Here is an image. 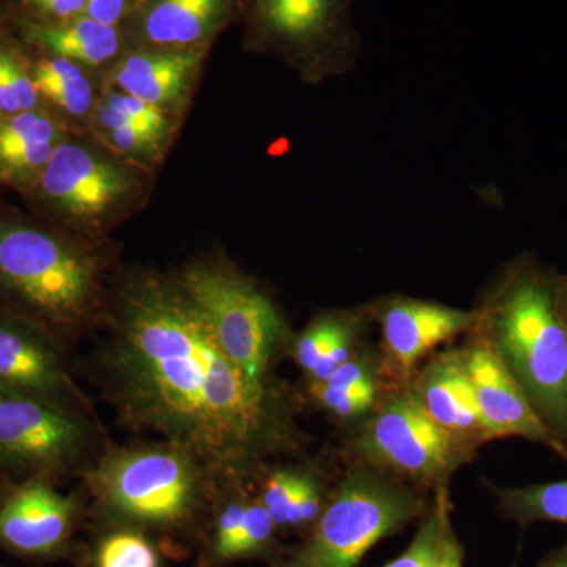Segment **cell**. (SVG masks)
Wrapping results in <instances>:
<instances>
[{
  "label": "cell",
  "mask_w": 567,
  "mask_h": 567,
  "mask_svg": "<svg viewBox=\"0 0 567 567\" xmlns=\"http://www.w3.org/2000/svg\"><path fill=\"white\" fill-rule=\"evenodd\" d=\"M208 52L126 50L104 73L102 87L136 96L183 121Z\"/></svg>",
  "instance_id": "obj_16"
},
{
  "label": "cell",
  "mask_w": 567,
  "mask_h": 567,
  "mask_svg": "<svg viewBox=\"0 0 567 567\" xmlns=\"http://www.w3.org/2000/svg\"><path fill=\"white\" fill-rule=\"evenodd\" d=\"M539 567H567V546L551 551L540 561Z\"/></svg>",
  "instance_id": "obj_35"
},
{
  "label": "cell",
  "mask_w": 567,
  "mask_h": 567,
  "mask_svg": "<svg viewBox=\"0 0 567 567\" xmlns=\"http://www.w3.org/2000/svg\"><path fill=\"white\" fill-rule=\"evenodd\" d=\"M102 328L96 368L123 423L185 447L221 486H256L271 458L306 445L286 388L223 352L177 276L114 278Z\"/></svg>",
  "instance_id": "obj_1"
},
{
  "label": "cell",
  "mask_w": 567,
  "mask_h": 567,
  "mask_svg": "<svg viewBox=\"0 0 567 567\" xmlns=\"http://www.w3.org/2000/svg\"><path fill=\"white\" fill-rule=\"evenodd\" d=\"M246 0H140L121 29L126 50L210 51Z\"/></svg>",
  "instance_id": "obj_13"
},
{
  "label": "cell",
  "mask_w": 567,
  "mask_h": 567,
  "mask_svg": "<svg viewBox=\"0 0 567 567\" xmlns=\"http://www.w3.org/2000/svg\"><path fill=\"white\" fill-rule=\"evenodd\" d=\"M11 31L28 50L80 63L102 80L125 51L121 25L106 24L87 14L58 24H39L14 17Z\"/></svg>",
  "instance_id": "obj_20"
},
{
  "label": "cell",
  "mask_w": 567,
  "mask_h": 567,
  "mask_svg": "<svg viewBox=\"0 0 567 567\" xmlns=\"http://www.w3.org/2000/svg\"><path fill=\"white\" fill-rule=\"evenodd\" d=\"M361 320L347 312H323L293 336L289 354L305 372L306 382H322L358 352Z\"/></svg>",
  "instance_id": "obj_22"
},
{
  "label": "cell",
  "mask_w": 567,
  "mask_h": 567,
  "mask_svg": "<svg viewBox=\"0 0 567 567\" xmlns=\"http://www.w3.org/2000/svg\"><path fill=\"white\" fill-rule=\"evenodd\" d=\"M93 506L115 528L178 533L210 513L221 484L174 443L107 446L82 470Z\"/></svg>",
  "instance_id": "obj_4"
},
{
  "label": "cell",
  "mask_w": 567,
  "mask_h": 567,
  "mask_svg": "<svg viewBox=\"0 0 567 567\" xmlns=\"http://www.w3.org/2000/svg\"><path fill=\"white\" fill-rule=\"evenodd\" d=\"M464 547L458 543L453 528L446 537L445 547H443L442 557L436 567H464Z\"/></svg>",
  "instance_id": "obj_32"
},
{
  "label": "cell",
  "mask_w": 567,
  "mask_h": 567,
  "mask_svg": "<svg viewBox=\"0 0 567 567\" xmlns=\"http://www.w3.org/2000/svg\"><path fill=\"white\" fill-rule=\"evenodd\" d=\"M0 393L92 410L74 380L69 346L41 324L0 309Z\"/></svg>",
  "instance_id": "obj_11"
},
{
  "label": "cell",
  "mask_w": 567,
  "mask_h": 567,
  "mask_svg": "<svg viewBox=\"0 0 567 567\" xmlns=\"http://www.w3.org/2000/svg\"><path fill=\"white\" fill-rule=\"evenodd\" d=\"M95 567H162V559L144 532L115 528L96 546Z\"/></svg>",
  "instance_id": "obj_28"
},
{
  "label": "cell",
  "mask_w": 567,
  "mask_h": 567,
  "mask_svg": "<svg viewBox=\"0 0 567 567\" xmlns=\"http://www.w3.org/2000/svg\"><path fill=\"white\" fill-rule=\"evenodd\" d=\"M309 401L317 409L341 421L365 416L379 401V375L369 377L353 385L331 386L327 383L308 382Z\"/></svg>",
  "instance_id": "obj_27"
},
{
  "label": "cell",
  "mask_w": 567,
  "mask_h": 567,
  "mask_svg": "<svg viewBox=\"0 0 567 567\" xmlns=\"http://www.w3.org/2000/svg\"><path fill=\"white\" fill-rule=\"evenodd\" d=\"M429 506L413 484L357 464L331 488L303 543L270 567H360L375 544L420 520Z\"/></svg>",
  "instance_id": "obj_6"
},
{
  "label": "cell",
  "mask_w": 567,
  "mask_h": 567,
  "mask_svg": "<svg viewBox=\"0 0 567 567\" xmlns=\"http://www.w3.org/2000/svg\"><path fill=\"white\" fill-rule=\"evenodd\" d=\"M92 410L0 393V481L80 476L99 451Z\"/></svg>",
  "instance_id": "obj_8"
},
{
  "label": "cell",
  "mask_w": 567,
  "mask_h": 567,
  "mask_svg": "<svg viewBox=\"0 0 567 567\" xmlns=\"http://www.w3.org/2000/svg\"><path fill=\"white\" fill-rule=\"evenodd\" d=\"M409 385L429 416L466 450L476 453L492 442L458 350L436 354Z\"/></svg>",
  "instance_id": "obj_17"
},
{
  "label": "cell",
  "mask_w": 567,
  "mask_h": 567,
  "mask_svg": "<svg viewBox=\"0 0 567 567\" xmlns=\"http://www.w3.org/2000/svg\"><path fill=\"white\" fill-rule=\"evenodd\" d=\"M100 100L111 110L136 123L145 132L156 134L167 141H174L178 126L182 125V118L175 117L169 112L159 110L136 96L114 91V89L102 87Z\"/></svg>",
  "instance_id": "obj_29"
},
{
  "label": "cell",
  "mask_w": 567,
  "mask_h": 567,
  "mask_svg": "<svg viewBox=\"0 0 567 567\" xmlns=\"http://www.w3.org/2000/svg\"><path fill=\"white\" fill-rule=\"evenodd\" d=\"M85 133L95 137L107 151L148 173H152L156 164L163 162L164 155L173 144V141L145 132L130 118L111 110L100 99Z\"/></svg>",
  "instance_id": "obj_23"
},
{
  "label": "cell",
  "mask_w": 567,
  "mask_h": 567,
  "mask_svg": "<svg viewBox=\"0 0 567 567\" xmlns=\"http://www.w3.org/2000/svg\"><path fill=\"white\" fill-rule=\"evenodd\" d=\"M80 517L81 499L54 481L10 483L0 499V548L29 561L62 558Z\"/></svg>",
  "instance_id": "obj_12"
},
{
  "label": "cell",
  "mask_w": 567,
  "mask_h": 567,
  "mask_svg": "<svg viewBox=\"0 0 567 567\" xmlns=\"http://www.w3.org/2000/svg\"><path fill=\"white\" fill-rule=\"evenodd\" d=\"M352 2L246 0L244 48L282 59L306 81L342 73L358 50Z\"/></svg>",
  "instance_id": "obj_9"
},
{
  "label": "cell",
  "mask_w": 567,
  "mask_h": 567,
  "mask_svg": "<svg viewBox=\"0 0 567 567\" xmlns=\"http://www.w3.org/2000/svg\"><path fill=\"white\" fill-rule=\"evenodd\" d=\"M14 14V0H0V32L13 25Z\"/></svg>",
  "instance_id": "obj_33"
},
{
  "label": "cell",
  "mask_w": 567,
  "mask_h": 567,
  "mask_svg": "<svg viewBox=\"0 0 567 567\" xmlns=\"http://www.w3.org/2000/svg\"><path fill=\"white\" fill-rule=\"evenodd\" d=\"M458 352L492 442L507 436H520L548 447L567 461L566 447L537 415L524 390L507 371L487 339L480 333V338L473 339Z\"/></svg>",
  "instance_id": "obj_15"
},
{
  "label": "cell",
  "mask_w": 567,
  "mask_h": 567,
  "mask_svg": "<svg viewBox=\"0 0 567 567\" xmlns=\"http://www.w3.org/2000/svg\"><path fill=\"white\" fill-rule=\"evenodd\" d=\"M151 175L107 151L91 134L73 132L21 197L29 212L43 221L102 245L107 234L147 203Z\"/></svg>",
  "instance_id": "obj_5"
},
{
  "label": "cell",
  "mask_w": 567,
  "mask_h": 567,
  "mask_svg": "<svg viewBox=\"0 0 567 567\" xmlns=\"http://www.w3.org/2000/svg\"><path fill=\"white\" fill-rule=\"evenodd\" d=\"M350 450L357 464L434 491L447 487L475 454L429 416L410 385L393 386L377 401Z\"/></svg>",
  "instance_id": "obj_10"
},
{
  "label": "cell",
  "mask_w": 567,
  "mask_h": 567,
  "mask_svg": "<svg viewBox=\"0 0 567 567\" xmlns=\"http://www.w3.org/2000/svg\"><path fill=\"white\" fill-rule=\"evenodd\" d=\"M551 274L533 257L507 267L477 328L567 450V323Z\"/></svg>",
  "instance_id": "obj_3"
},
{
  "label": "cell",
  "mask_w": 567,
  "mask_h": 567,
  "mask_svg": "<svg viewBox=\"0 0 567 567\" xmlns=\"http://www.w3.org/2000/svg\"><path fill=\"white\" fill-rule=\"evenodd\" d=\"M453 529L447 487L435 491L427 513L420 518L417 532L410 546L388 563L385 567H436L442 557L445 540Z\"/></svg>",
  "instance_id": "obj_26"
},
{
  "label": "cell",
  "mask_w": 567,
  "mask_h": 567,
  "mask_svg": "<svg viewBox=\"0 0 567 567\" xmlns=\"http://www.w3.org/2000/svg\"><path fill=\"white\" fill-rule=\"evenodd\" d=\"M555 287H557L558 306L567 323V275H557Z\"/></svg>",
  "instance_id": "obj_34"
},
{
  "label": "cell",
  "mask_w": 567,
  "mask_h": 567,
  "mask_svg": "<svg viewBox=\"0 0 567 567\" xmlns=\"http://www.w3.org/2000/svg\"><path fill=\"white\" fill-rule=\"evenodd\" d=\"M73 132L50 107L0 118V186L24 196Z\"/></svg>",
  "instance_id": "obj_19"
},
{
  "label": "cell",
  "mask_w": 567,
  "mask_h": 567,
  "mask_svg": "<svg viewBox=\"0 0 567 567\" xmlns=\"http://www.w3.org/2000/svg\"><path fill=\"white\" fill-rule=\"evenodd\" d=\"M503 517L520 527L536 522L567 524V480L525 487H491Z\"/></svg>",
  "instance_id": "obj_25"
},
{
  "label": "cell",
  "mask_w": 567,
  "mask_h": 567,
  "mask_svg": "<svg viewBox=\"0 0 567 567\" xmlns=\"http://www.w3.org/2000/svg\"><path fill=\"white\" fill-rule=\"evenodd\" d=\"M91 0H14L18 20L58 24L87 14Z\"/></svg>",
  "instance_id": "obj_30"
},
{
  "label": "cell",
  "mask_w": 567,
  "mask_h": 567,
  "mask_svg": "<svg viewBox=\"0 0 567 567\" xmlns=\"http://www.w3.org/2000/svg\"><path fill=\"white\" fill-rule=\"evenodd\" d=\"M254 486L226 484L219 487L210 513V539L205 550L207 567L240 559L264 558L276 551V528Z\"/></svg>",
  "instance_id": "obj_18"
},
{
  "label": "cell",
  "mask_w": 567,
  "mask_h": 567,
  "mask_svg": "<svg viewBox=\"0 0 567 567\" xmlns=\"http://www.w3.org/2000/svg\"><path fill=\"white\" fill-rule=\"evenodd\" d=\"M9 484L7 481H0V499L3 498V495H6L7 488H9Z\"/></svg>",
  "instance_id": "obj_36"
},
{
  "label": "cell",
  "mask_w": 567,
  "mask_h": 567,
  "mask_svg": "<svg viewBox=\"0 0 567 567\" xmlns=\"http://www.w3.org/2000/svg\"><path fill=\"white\" fill-rule=\"evenodd\" d=\"M140 0H91L87 17L106 24L121 25L132 14Z\"/></svg>",
  "instance_id": "obj_31"
},
{
  "label": "cell",
  "mask_w": 567,
  "mask_h": 567,
  "mask_svg": "<svg viewBox=\"0 0 567 567\" xmlns=\"http://www.w3.org/2000/svg\"><path fill=\"white\" fill-rule=\"evenodd\" d=\"M0 567H6V566H0Z\"/></svg>",
  "instance_id": "obj_37"
},
{
  "label": "cell",
  "mask_w": 567,
  "mask_h": 567,
  "mask_svg": "<svg viewBox=\"0 0 567 567\" xmlns=\"http://www.w3.org/2000/svg\"><path fill=\"white\" fill-rule=\"evenodd\" d=\"M177 279L223 352L254 382H278L276 364L289 354L295 334L274 300L249 276L218 257L193 260Z\"/></svg>",
  "instance_id": "obj_7"
},
{
  "label": "cell",
  "mask_w": 567,
  "mask_h": 567,
  "mask_svg": "<svg viewBox=\"0 0 567 567\" xmlns=\"http://www.w3.org/2000/svg\"><path fill=\"white\" fill-rule=\"evenodd\" d=\"M44 106L31 69V54L13 31L0 32V118Z\"/></svg>",
  "instance_id": "obj_24"
},
{
  "label": "cell",
  "mask_w": 567,
  "mask_h": 567,
  "mask_svg": "<svg viewBox=\"0 0 567 567\" xmlns=\"http://www.w3.org/2000/svg\"><path fill=\"white\" fill-rule=\"evenodd\" d=\"M382 327L380 371L393 386H406L417 364L443 342L477 328L480 311H464L434 301L391 298L377 312Z\"/></svg>",
  "instance_id": "obj_14"
},
{
  "label": "cell",
  "mask_w": 567,
  "mask_h": 567,
  "mask_svg": "<svg viewBox=\"0 0 567 567\" xmlns=\"http://www.w3.org/2000/svg\"><path fill=\"white\" fill-rule=\"evenodd\" d=\"M33 82L44 106L74 132H85L102 92V78L80 63L29 50Z\"/></svg>",
  "instance_id": "obj_21"
},
{
  "label": "cell",
  "mask_w": 567,
  "mask_h": 567,
  "mask_svg": "<svg viewBox=\"0 0 567 567\" xmlns=\"http://www.w3.org/2000/svg\"><path fill=\"white\" fill-rule=\"evenodd\" d=\"M112 281L100 245L31 212L0 205V309L41 324L70 346L102 328Z\"/></svg>",
  "instance_id": "obj_2"
}]
</instances>
